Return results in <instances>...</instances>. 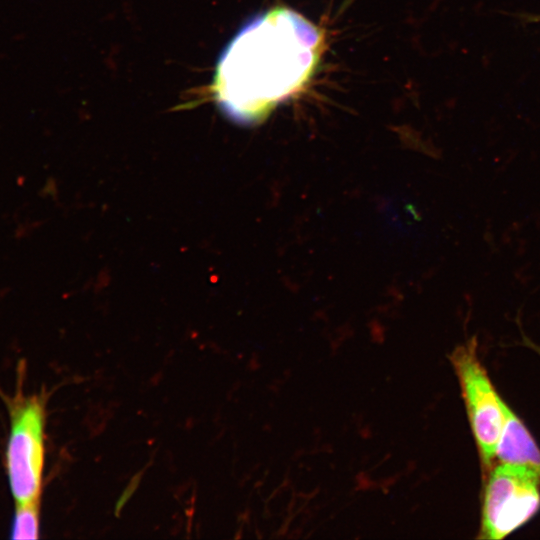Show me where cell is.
Masks as SVG:
<instances>
[{"label":"cell","instance_id":"1","mask_svg":"<svg viewBox=\"0 0 540 540\" xmlns=\"http://www.w3.org/2000/svg\"><path fill=\"white\" fill-rule=\"evenodd\" d=\"M321 30L296 11L275 7L247 22L222 52L213 91L222 112L256 124L299 92L315 71Z\"/></svg>","mask_w":540,"mask_h":540},{"label":"cell","instance_id":"2","mask_svg":"<svg viewBox=\"0 0 540 540\" xmlns=\"http://www.w3.org/2000/svg\"><path fill=\"white\" fill-rule=\"evenodd\" d=\"M14 396L6 398L9 435L5 448V471L15 504L40 500L45 456V399L25 395L22 378Z\"/></svg>","mask_w":540,"mask_h":540},{"label":"cell","instance_id":"3","mask_svg":"<svg viewBox=\"0 0 540 540\" xmlns=\"http://www.w3.org/2000/svg\"><path fill=\"white\" fill-rule=\"evenodd\" d=\"M540 508V470L499 462L486 480L478 538L500 540L527 523Z\"/></svg>","mask_w":540,"mask_h":540},{"label":"cell","instance_id":"4","mask_svg":"<svg viewBox=\"0 0 540 540\" xmlns=\"http://www.w3.org/2000/svg\"><path fill=\"white\" fill-rule=\"evenodd\" d=\"M451 362L459 380L468 420L482 465L489 471L504 423V401L496 392L477 354V340L457 347Z\"/></svg>","mask_w":540,"mask_h":540},{"label":"cell","instance_id":"5","mask_svg":"<svg viewBox=\"0 0 540 540\" xmlns=\"http://www.w3.org/2000/svg\"><path fill=\"white\" fill-rule=\"evenodd\" d=\"M504 423L495 459L531 465L540 470V449L519 417L503 403Z\"/></svg>","mask_w":540,"mask_h":540},{"label":"cell","instance_id":"6","mask_svg":"<svg viewBox=\"0 0 540 540\" xmlns=\"http://www.w3.org/2000/svg\"><path fill=\"white\" fill-rule=\"evenodd\" d=\"M39 501L16 504L12 518L10 538L36 539L39 537Z\"/></svg>","mask_w":540,"mask_h":540}]
</instances>
